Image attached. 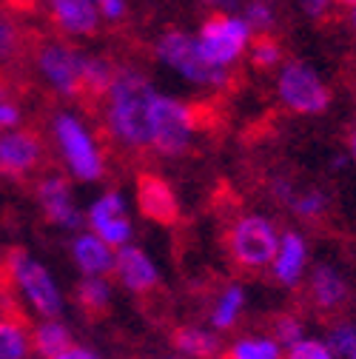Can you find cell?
<instances>
[{
	"mask_svg": "<svg viewBox=\"0 0 356 359\" xmlns=\"http://www.w3.org/2000/svg\"><path fill=\"white\" fill-rule=\"evenodd\" d=\"M277 95L285 109L296 114H322L331 106V92L325 80L317 74L314 66H308L302 60H291L280 69L277 77Z\"/></svg>",
	"mask_w": 356,
	"mask_h": 359,
	"instance_id": "obj_6",
	"label": "cell"
},
{
	"mask_svg": "<svg viewBox=\"0 0 356 359\" xmlns=\"http://www.w3.org/2000/svg\"><path fill=\"white\" fill-rule=\"evenodd\" d=\"M296 4L308 18H322L331 6V0H296Z\"/></svg>",
	"mask_w": 356,
	"mask_h": 359,
	"instance_id": "obj_35",
	"label": "cell"
},
{
	"mask_svg": "<svg viewBox=\"0 0 356 359\" xmlns=\"http://www.w3.org/2000/svg\"><path fill=\"white\" fill-rule=\"evenodd\" d=\"M339 4H345V6H356V0H339Z\"/></svg>",
	"mask_w": 356,
	"mask_h": 359,
	"instance_id": "obj_40",
	"label": "cell"
},
{
	"mask_svg": "<svg viewBox=\"0 0 356 359\" xmlns=\"http://www.w3.org/2000/svg\"><path fill=\"white\" fill-rule=\"evenodd\" d=\"M240 18L248 23V29L254 34H268L274 29V23H277L274 9H271L268 0H242Z\"/></svg>",
	"mask_w": 356,
	"mask_h": 359,
	"instance_id": "obj_26",
	"label": "cell"
},
{
	"mask_svg": "<svg viewBox=\"0 0 356 359\" xmlns=\"http://www.w3.org/2000/svg\"><path fill=\"white\" fill-rule=\"evenodd\" d=\"M95 4L106 20H120L125 15V0H95Z\"/></svg>",
	"mask_w": 356,
	"mask_h": 359,
	"instance_id": "obj_34",
	"label": "cell"
},
{
	"mask_svg": "<svg viewBox=\"0 0 356 359\" xmlns=\"http://www.w3.org/2000/svg\"><path fill=\"white\" fill-rule=\"evenodd\" d=\"M194 37H197V46L208 63L228 69L248 52L254 32L237 12H214L211 18H205V23L200 26V32Z\"/></svg>",
	"mask_w": 356,
	"mask_h": 359,
	"instance_id": "obj_3",
	"label": "cell"
},
{
	"mask_svg": "<svg viewBox=\"0 0 356 359\" xmlns=\"http://www.w3.org/2000/svg\"><path fill=\"white\" fill-rule=\"evenodd\" d=\"M114 80V69L109 60L103 57H80V86L88 88V92H106L109 83Z\"/></svg>",
	"mask_w": 356,
	"mask_h": 359,
	"instance_id": "obj_24",
	"label": "cell"
},
{
	"mask_svg": "<svg viewBox=\"0 0 356 359\" xmlns=\"http://www.w3.org/2000/svg\"><path fill=\"white\" fill-rule=\"evenodd\" d=\"M271 268H274L277 283L296 285L305 277V268H308V243L296 231L282 234L280 245H277V254L271 259Z\"/></svg>",
	"mask_w": 356,
	"mask_h": 359,
	"instance_id": "obj_16",
	"label": "cell"
},
{
	"mask_svg": "<svg viewBox=\"0 0 356 359\" xmlns=\"http://www.w3.org/2000/svg\"><path fill=\"white\" fill-rule=\"evenodd\" d=\"M95 356H97L95 348H85V345H77V342H71L69 351L63 353V359H95Z\"/></svg>",
	"mask_w": 356,
	"mask_h": 359,
	"instance_id": "obj_36",
	"label": "cell"
},
{
	"mask_svg": "<svg viewBox=\"0 0 356 359\" xmlns=\"http://www.w3.org/2000/svg\"><path fill=\"white\" fill-rule=\"evenodd\" d=\"M9 271H12L15 285L26 297V302L40 313L43 320H60V313H63V294H60L57 283L52 280L46 265H40L37 259H32L23 251H12Z\"/></svg>",
	"mask_w": 356,
	"mask_h": 359,
	"instance_id": "obj_7",
	"label": "cell"
},
{
	"mask_svg": "<svg viewBox=\"0 0 356 359\" xmlns=\"http://www.w3.org/2000/svg\"><path fill=\"white\" fill-rule=\"evenodd\" d=\"M288 205H291V211H294L296 217H302V219H317V217L325 214L328 197H325L320 189H305V191H294V197H291Z\"/></svg>",
	"mask_w": 356,
	"mask_h": 359,
	"instance_id": "obj_27",
	"label": "cell"
},
{
	"mask_svg": "<svg viewBox=\"0 0 356 359\" xmlns=\"http://www.w3.org/2000/svg\"><path fill=\"white\" fill-rule=\"evenodd\" d=\"M74 342L71 331L60 323V320H46V323H40L34 328V351L40 356H46V359H63V353L69 351V345Z\"/></svg>",
	"mask_w": 356,
	"mask_h": 359,
	"instance_id": "obj_19",
	"label": "cell"
},
{
	"mask_svg": "<svg viewBox=\"0 0 356 359\" xmlns=\"http://www.w3.org/2000/svg\"><path fill=\"white\" fill-rule=\"evenodd\" d=\"M251 63L256 66V69H274V66H280V60H282V52H280V46L268 37V34H259L256 40H251Z\"/></svg>",
	"mask_w": 356,
	"mask_h": 359,
	"instance_id": "obj_29",
	"label": "cell"
},
{
	"mask_svg": "<svg viewBox=\"0 0 356 359\" xmlns=\"http://www.w3.org/2000/svg\"><path fill=\"white\" fill-rule=\"evenodd\" d=\"M228 356H234V359H277V356H282V345L274 337L251 334V337H240L228 348Z\"/></svg>",
	"mask_w": 356,
	"mask_h": 359,
	"instance_id": "obj_22",
	"label": "cell"
},
{
	"mask_svg": "<svg viewBox=\"0 0 356 359\" xmlns=\"http://www.w3.org/2000/svg\"><path fill=\"white\" fill-rule=\"evenodd\" d=\"M291 359H331V348L325 339H317V337H302L296 339L288 351H285Z\"/></svg>",
	"mask_w": 356,
	"mask_h": 359,
	"instance_id": "obj_30",
	"label": "cell"
},
{
	"mask_svg": "<svg viewBox=\"0 0 356 359\" xmlns=\"http://www.w3.org/2000/svg\"><path fill=\"white\" fill-rule=\"evenodd\" d=\"M29 331L15 320H0V359H23L29 356Z\"/></svg>",
	"mask_w": 356,
	"mask_h": 359,
	"instance_id": "obj_23",
	"label": "cell"
},
{
	"mask_svg": "<svg viewBox=\"0 0 356 359\" xmlns=\"http://www.w3.org/2000/svg\"><path fill=\"white\" fill-rule=\"evenodd\" d=\"M71 259L83 271V277H106L111 274L114 265V248L106 240H100L95 231L77 234L71 243Z\"/></svg>",
	"mask_w": 356,
	"mask_h": 359,
	"instance_id": "obj_14",
	"label": "cell"
},
{
	"mask_svg": "<svg viewBox=\"0 0 356 359\" xmlns=\"http://www.w3.org/2000/svg\"><path fill=\"white\" fill-rule=\"evenodd\" d=\"M157 60L171 69L174 74H180L186 83L191 86H203V88H219L228 80V69H219L214 63H208L197 46V37L189 32H165L157 40Z\"/></svg>",
	"mask_w": 356,
	"mask_h": 359,
	"instance_id": "obj_2",
	"label": "cell"
},
{
	"mask_svg": "<svg viewBox=\"0 0 356 359\" xmlns=\"http://www.w3.org/2000/svg\"><path fill=\"white\" fill-rule=\"evenodd\" d=\"M308 285H310V297H314V302L325 311L339 308L348 299V283L331 265H317L314 271H310Z\"/></svg>",
	"mask_w": 356,
	"mask_h": 359,
	"instance_id": "obj_18",
	"label": "cell"
},
{
	"mask_svg": "<svg viewBox=\"0 0 356 359\" xmlns=\"http://www.w3.org/2000/svg\"><path fill=\"white\" fill-rule=\"evenodd\" d=\"M37 200L43 205V214H46L49 222H55V226H60L66 231H77L83 226L85 217L74 203V194H71V186L66 183V177L55 174V177L40 180Z\"/></svg>",
	"mask_w": 356,
	"mask_h": 359,
	"instance_id": "obj_12",
	"label": "cell"
},
{
	"mask_svg": "<svg viewBox=\"0 0 356 359\" xmlns=\"http://www.w3.org/2000/svg\"><path fill=\"white\" fill-rule=\"evenodd\" d=\"M203 4L214 12H240L242 0H203Z\"/></svg>",
	"mask_w": 356,
	"mask_h": 359,
	"instance_id": "obj_37",
	"label": "cell"
},
{
	"mask_svg": "<svg viewBox=\"0 0 356 359\" xmlns=\"http://www.w3.org/2000/svg\"><path fill=\"white\" fill-rule=\"evenodd\" d=\"M15 46H18V32H15V26H12L9 20L0 18V60L9 57V55L15 52Z\"/></svg>",
	"mask_w": 356,
	"mask_h": 359,
	"instance_id": "obj_32",
	"label": "cell"
},
{
	"mask_svg": "<svg viewBox=\"0 0 356 359\" xmlns=\"http://www.w3.org/2000/svg\"><path fill=\"white\" fill-rule=\"evenodd\" d=\"M111 274H114L128 291H135V294H146V291H151V288L160 283V271H157L154 259H151L143 248L131 245V243H123V245L114 248Z\"/></svg>",
	"mask_w": 356,
	"mask_h": 359,
	"instance_id": "obj_11",
	"label": "cell"
},
{
	"mask_svg": "<svg viewBox=\"0 0 356 359\" xmlns=\"http://www.w3.org/2000/svg\"><path fill=\"white\" fill-rule=\"evenodd\" d=\"M350 157H353V163H356V128H353V134H350Z\"/></svg>",
	"mask_w": 356,
	"mask_h": 359,
	"instance_id": "obj_39",
	"label": "cell"
},
{
	"mask_svg": "<svg viewBox=\"0 0 356 359\" xmlns=\"http://www.w3.org/2000/svg\"><path fill=\"white\" fill-rule=\"evenodd\" d=\"M52 131H55V140L63 151V160H66L71 177L80 180V183H97L106 174V165H103V154L92 137V131L85 128V123L80 117L63 111L55 117Z\"/></svg>",
	"mask_w": 356,
	"mask_h": 359,
	"instance_id": "obj_4",
	"label": "cell"
},
{
	"mask_svg": "<svg viewBox=\"0 0 356 359\" xmlns=\"http://www.w3.org/2000/svg\"><path fill=\"white\" fill-rule=\"evenodd\" d=\"M40 143L34 134L6 128V134H0V174H26L40 163Z\"/></svg>",
	"mask_w": 356,
	"mask_h": 359,
	"instance_id": "obj_13",
	"label": "cell"
},
{
	"mask_svg": "<svg viewBox=\"0 0 356 359\" xmlns=\"http://www.w3.org/2000/svg\"><path fill=\"white\" fill-rule=\"evenodd\" d=\"M302 337H305V328H302V323L296 317H288V313H285V317H280L274 323V339L282 345V351H288Z\"/></svg>",
	"mask_w": 356,
	"mask_h": 359,
	"instance_id": "obj_31",
	"label": "cell"
},
{
	"mask_svg": "<svg viewBox=\"0 0 356 359\" xmlns=\"http://www.w3.org/2000/svg\"><path fill=\"white\" fill-rule=\"evenodd\" d=\"M80 57L74 49L63 43H46L43 52L37 55V69L46 77V83L63 97H74L80 92Z\"/></svg>",
	"mask_w": 356,
	"mask_h": 359,
	"instance_id": "obj_10",
	"label": "cell"
},
{
	"mask_svg": "<svg viewBox=\"0 0 356 359\" xmlns=\"http://www.w3.org/2000/svg\"><path fill=\"white\" fill-rule=\"evenodd\" d=\"M174 348L186 356H211L219 351V342H217L214 331H205L200 325H189V328H180L174 334Z\"/></svg>",
	"mask_w": 356,
	"mask_h": 359,
	"instance_id": "obj_21",
	"label": "cell"
},
{
	"mask_svg": "<svg viewBox=\"0 0 356 359\" xmlns=\"http://www.w3.org/2000/svg\"><path fill=\"white\" fill-rule=\"evenodd\" d=\"M277 245H280V234L274 229V222L259 217V214L242 217L231 229V254L245 268L271 265Z\"/></svg>",
	"mask_w": 356,
	"mask_h": 359,
	"instance_id": "obj_8",
	"label": "cell"
},
{
	"mask_svg": "<svg viewBox=\"0 0 356 359\" xmlns=\"http://www.w3.org/2000/svg\"><path fill=\"white\" fill-rule=\"evenodd\" d=\"M77 299L88 313H103L111 302V285L106 277H85L77 288Z\"/></svg>",
	"mask_w": 356,
	"mask_h": 359,
	"instance_id": "obj_25",
	"label": "cell"
},
{
	"mask_svg": "<svg viewBox=\"0 0 356 359\" xmlns=\"http://www.w3.org/2000/svg\"><path fill=\"white\" fill-rule=\"evenodd\" d=\"M149 137L160 154H186L194 137V111L183 100L157 92L149 114Z\"/></svg>",
	"mask_w": 356,
	"mask_h": 359,
	"instance_id": "obj_5",
	"label": "cell"
},
{
	"mask_svg": "<svg viewBox=\"0 0 356 359\" xmlns=\"http://www.w3.org/2000/svg\"><path fill=\"white\" fill-rule=\"evenodd\" d=\"M55 23L69 34H92L100 23L95 0H49Z\"/></svg>",
	"mask_w": 356,
	"mask_h": 359,
	"instance_id": "obj_17",
	"label": "cell"
},
{
	"mask_svg": "<svg viewBox=\"0 0 356 359\" xmlns=\"http://www.w3.org/2000/svg\"><path fill=\"white\" fill-rule=\"evenodd\" d=\"M157 88L151 80L135 69L114 72V80L106 88V114H109V128L111 134L128 149H146L151 146L149 137V114H151V100Z\"/></svg>",
	"mask_w": 356,
	"mask_h": 359,
	"instance_id": "obj_1",
	"label": "cell"
},
{
	"mask_svg": "<svg viewBox=\"0 0 356 359\" xmlns=\"http://www.w3.org/2000/svg\"><path fill=\"white\" fill-rule=\"evenodd\" d=\"M0 97H4V88H0Z\"/></svg>",
	"mask_w": 356,
	"mask_h": 359,
	"instance_id": "obj_42",
	"label": "cell"
},
{
	"mask_svg": "<svg viewBox=\"0 0 356 359\" xmlns=\"http://www.w3.org/2000/svg\"><path fill=\"white\" fill-rule=\"evenodd\" d=\"M274 197H277V200H285V203H291V197H294V189H291V183H285V180H277V183H274Z\"/></svg>",
	"mask_w": 356,
	"mask_h": 359,
	"instance_id": "obj_38",
	"label": "cell"
},
{
	"mask_svg": "<svg viewBox=\"0 0 356 359\" xmlns=\"http://www.w3.org/2000/svg\"><path fill=\"white\" fill-rule=\"evenodd\" d=\"M353 9V15H350V20H353V29H356V6H350Z\"/></svg>",
	"mask_w": 356,
	"mask_h": 359,
	"instance_id": "obj_41",
	"label": "cell"
},
{
	"mask_svg": "<svg viewBox=\"0 0 356 359\" xmlns=\"http://www.w3.org/2000/svg\"><path fill=\"white\" fill-rule=\"evenodd\" d=\"M137 205L154 222H174L177 219V197L154 174H143L137 180Z\"/></svg>",
	"mask_w": 356,
	"mask_h": 359,
	"instance_id": "obj_15",
	"label": "cell"
},
{
	"mask_svg": "<svg viewBox=\"0 0 356 359\" xmlns=\"http://www.w3.org/2000/svg\"><path fill=\"white\" fill-rule=\"evenodd\" d=\"M325 342H328V348H331V356L356 359V325H353V323H339V325H334Z\"/></svg>",
	"mask_w": 356,
	"mask_h": 359,
	"instance_id": "obj_28",
	"label": "cell"
},
{
	"mask_svg": "<svg viewBox=\"0 0 356 359\" xmlns=\"http://www.w3.org/2000/svg\"><path fill=\"white\" fill-rule=\"evenodd\" d=\"M85 222L100 240H106L111 248L131 243V217L125 197L120 191H106L100 194L85 211Z\"/></svg>",
	"mask_w": 356,
	"mask_h": 359,
	"instance_id": "obj_9",
	"label": "cell"
},
{
	"mask_svg": "<svg viewBox=\"0 0 356 359\" xmlns=\"http://www.w3.org/2000/svg\"><path fill=\"white\" fill-rule=\"evenodd\" d=\"M18 123H20V109L15 103L0 97V131H4V128H15Z\"/></svg>",
	"mask_w": 356,
	"mask_h": 359,
	"instance_id": "obj_33",
	"label": "cell"
},
{
	"mask_svg": "<svg viewBox=\"0 0 356 359\" xmlns=\"http://www.w3.org/2000/svg\"><path fill=\"white\" fill-rule=\"evenodd\" d=\"M242 308H245V291L240 285H228L222 291L211 308V328L214 331H231L237 325V320L242 317Z\"/></svg>",
	"mask_w": 356,
	"mask_h": 359,
	"instance_id": "obj_20",
	"label": "cell"
}]
</instances>
